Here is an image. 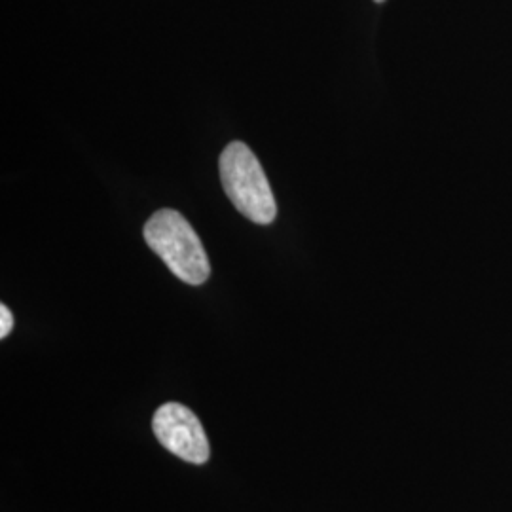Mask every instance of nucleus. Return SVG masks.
Returning a JSON list of instances; mask_svg holds the SVG:
<instances>
[{"label":"nucleus","mask_w":512,"mask_h":512,"mask_svg":"<svg viewBox=\"0 0 512 512\" xmlns=\"http://www.w3.org/2000/svg\"><path fill=\"white\" fill-rule=\"evenodd\" d=\"M374 2H384V0H374Z\"/></svg>","instance_id":"39448f33"},{"label":"nucleus","mask_w":512,"mask_h":512,"mask_svg":"<svg viewBox=\"0 0 512 512\" xmlns=\"http://www.w3.org/2000/svg\"><path fill=\"white\" fill-rule=\"evenodd\" d=\"M220 181L226 196L243 217L256 224H270L277 215L274 194L268 177L245 143L234 141L219 160Z\"/></svg>","instance_id":"f03ea898"},{"label":"nucleus","mask_w":512,"mask_h":512,"mask_svg":"<svg viewBox=\"0 0 512 512\" xmlns=\"http://www.w3.org/2000/svg\"><path fill=\"white\" fill-rule=\"evenodd\" d=\"M14 329V315L4 304L0 306V338H6Z\"/></svg>","instance_id":"20e7f679"},{"label":"nucleus","mask_w":512,"mask_h":512,"mask_svg":"<svg viewBox=\"0 0 512 512\" xmlns=\"http://www.w3.org/2000/svg\"><path fill=\"white\" fill-rule=\"evenodd\" d=\"M152 429L158 442L177 458L203 465L211 456L202 421L184 404H162L152 418Z\"/></svg>","instance_id":"7ed1b4c3"},{"label":"nucleus","mask_w":512,"mask_h":512,"mask_svg":"<svg viewBox=\"0 0 512 512\" xmlns=\"http://www.w3.org/2000/svg\"><path fill=\"white\" fill-rule=\"evenodd\" d=\"M143 234L148 247L164 260L175 277L194 287L209 279L211 266L202 239L179 211L162 209L154 213Z\"/></svg>","instance_id":"f257e3e1"}]
</instances>
